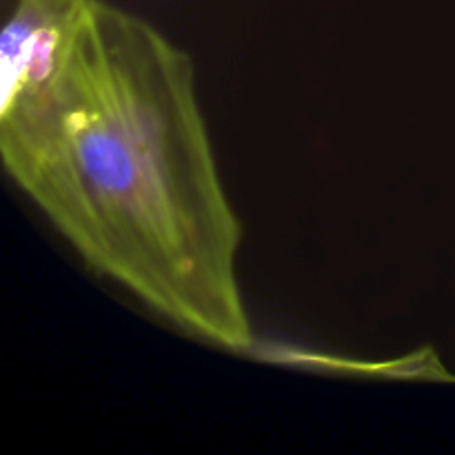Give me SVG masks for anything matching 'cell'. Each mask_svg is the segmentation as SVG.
<instances>
[{
	"mask_svg": "<svg viewBox=\"0 0 455 455\" xmlns=\"http://www.w3.org/2000/svg\"><path fill=\"white\" fill-rule=\"evenodd\" d=\"M4 172L80 258L225 351L253 347L243 227L194 62L105 0H16L3 31Z\"/></svg>",
	"mask_w": 455,
	"mask_h": 455,
	"instance_id": "obj_1",
	"label": "cell"
}]
</instances>
